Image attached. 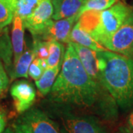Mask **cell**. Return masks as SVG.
Segmentation results:
<instances>
[{"label":"cell","instance_id":"obj_1","mask_svg":"<svg viewBox=\"0 0 133 133\" xmlns=\"http://www.w3.org/2000/svg\"><path fill=\"white\" fill-rule=\"evenodd\" d=\"M48 95L53 104L94 115L102 121L113 123L118 119L117 103L104 86L98 85L88 75L70 43Z\"/></svg>","mask_w":133,"mask_h":133},{"label":"cell","instance_id":"obj_2","mask_svg":"<svg viewBox=\"0 0 133 133\" xmlns=\"http://www.w3.org/2000/svg\"><path fill=\"white\" fill-rule=\"evenodd\" d=\"M101 81L118 108L133 110V57L109 50L97 52Z\"/></svg>","mask_w":133,"mask_h":133},{"label":"cell","instance_id":"obj_3","mask_svg":"<svg viewBox=\"0 0 133 133\" xmlns=\"http://www.w3.org/2000/svg\"><path fill=\"white\" fill-rule=\"evenodd\" d=\"M53 114L62 133H108L102 121L94 115L56 104Z\"/></svg>","mask_w":133,"mask_h":133},{"label":"cell","instance_id":"obj_4","mask_svg":"<svg viewBox=\"0 0 133 133\" xmlns=\"http://www.w3.org/2000/svg\"><path fill=\"white\" fill-rule=\"evenodd\" d=\"M132 10V6L118 1L109 8L101 11L98 22L91 36L101 44L122 25Z\"/></svg>","mask_w":133,"mask_h":133},{"label":"cell","instance_id":"obj_5","mask_svg":"<svg viewBox=\"0 0 133 133\" xmlns=\"http://www.w3.org/2000/svg\"><path fill=\"white\" fill-rule=\"evenodd\" d=\"M101 45L109 51L133 57V10L122 25Z\"/></svg>","mask_w":133,"mask_h":133},{"label":"cell","instance_id":"obj_6","mask_svg":"<svg viewBox=\"0 0 133 133\" xmlns=\"http://www.w3.org/2000/svg\"><path fill=\"white\" fill-rule=\"evenodd\" d=\"M19 120L27 125L32 133H62L58 124L36 107L30 108Z\"/></svg>","mask_w":133,"mask_h":133},{"label":"cell","instance_id":"obj_7","mask_svg":"<svg viewBox=\"0 0 133 133\" xmlns=\"http://www.w3.org/2000/svg\"><path fill=\"white\" fill-rule=\"evenodd\" d=\"M78 14L65 19L52 20L48 22V26L38 36L45 41L56 40L64 43L70 42V33L74 24L78 19Z\"/></svg>","mask_w":133,"mask_h":133},{"label":"cell","instance_id":"obj_8","mask_svg":"<svg viewBox=\"0 0 133 133\" xmlns=\"http://www.w3.org/2000/svg\"><path fill=\"white\" fill-rule=\"evenodd\" d=\"M52 14V0H42L33 13L24 19V27L33 36H39L48 26Z\"/></svg>","mask_w":133,"mask_h":133},{"label":"cell","instance_id":"obj_9","mask_svg":"<svg viewBox=\"0 0 133 133\" xmlns=\"http://www.w3.org/2000/svg\"><path fill=\"white\" fill-rule=\"evenodd\" d=\"M10 92L14 101L15 109L20 114L28 110L36 99L34 87L30 82L25 80L16 81L11 86Z\"/></svg>","mask_w":133,"mask_h":133},{"label":"cell","instance_id":"obj_10","mask_svg":"<svg viewBox=\"0 0 133 133\" xmlns=\"http://www.w3.org/2000/svg\"><path fill=\"white\" fill-rule=\"evenodd\" d=\"M70 43L76 50L78 57L88 75L98 85L103 86L101 81L99 63L97 52L76 43Z\"/></svg>","mask_w":133,"mask_h":133},{"label":"cell","instance_id":"obj_11","mask_svg":"<svg viewBox=\"0 0 133 133\" xmlns=\"http://www.w3.org/2000/svg\"><path fill=\"white\" fill-rule=\"evenodd\" d=\"M86 0H52V19L58 20L78 14Z\"/></svg>","mask_w":133,"mask_h":133},{"label":"cell","instance_id":"obj_12","mask_svg":"<svg viewBox=\"0 0 133 133\" xmlns=\"http://www.w3.org/2000/svg\"><path fill=\"white\" fill-rule=\"evenodd\" d=\"M11 30V43L14 62L19 58L24 50V24L23 19L14 16Z\"/></svg>","mask_w":133,"mask_h":133},{"label":"cell","instance_id":"obj_13","mask_svg":"<svg viewBox=\"0 0 133 133\" xmlns=\"http://www.w3.org/2000/svg\"><path fill=\"white\" fill-rule=\"evenodd\" d=\"M70 42L76 43L96 52L108 50L98 43L90 34L79 26L76 22L70 33Z\"/></svg>","mask_w":133,"mask_h":133},{"label":"cell","instance_id":"obj_14","mask_svg":"<svg viewBox=\"0 0 133 133\" xmlns=\"http://www.w3.org/2000/svg\"><path fill=\"white\" fill-rule=\"evenodd\" d=\"M35 58L36 56L33 48L24 49L22 55L14 62L13 71L10 72L11 78H28L29 67Z\"/></svg>","mask_w":133,"mask_h":133},{"label":"cell","instance_id":"obj_15","mask_svg":"<svg viewBox=\"0 0 133 133\" xmlns=\"http://www.w3.org/2000/svg\"><path fill=\"white\" fill-rule=\"evenodd\" d=\"M61 68L62 66L48 67L43 72L42 75L38 80L35 81L40 95L42 96H47L49 94L56 80Z\"/></svg>","mask_w":133,"mask_h":133},{"label":"cell","instance_id":"obj_16","mask_svg":"<svg viewBox=\"0 0 133 133\" xmlns=\"http://www.w3.org/2000/svg\"><path fill=\"white\" fill-rule=\"evenodd\" d=\"M42 0H8L14 16L24 19L28 17Z\"/></svg>","mask_w":133,"mask_h":133},{"label":"cell","instance_id":"obj_17","mask_svg":"<svg viewBox=\"0 0 133 133\" xmlns=\"http://www.w3.org/2000/svg\"><path fill=\"white\" fill-rule=\"evenodd\" d=\"M48 50L49 54L47 58L48 67L62 66L65 52L62 42L56 40L48 41Z\"/></svg>","mask_w":133,"mask_h":133},{"label":"cell","instance_id":"obj_18","mask_svg":"<svg viewBox=\"0 0 133 133\" xmlns=\"http://www.w3.org/2000/svg\"><path fill=\"white\" fill-rule=\"evenodd\" d=\"M119 0H86L78 13V16L88 10L102 11L115 5Z\"/></svg>","mask_w":133,"mask_h":133},{"label":"cell","instance_id":"obj_19","mask_svg":"<svg viewBox=\"0 0 133 133\" xmlns=\"http://www.w3.org/2000/svg\"><path fill=\"white\" fill-rule=\"evenodd\" d=\"M14 18V13L8 0H0V30L9 25Z\"/></svg>","mask_w":133,"mask_h":133},{"label":"cell","instance_id":"obj_20","mask_svg":"<svg viewBox=\"0 0 133 133\" xmlns=\"http://www.w3.org/2000/svg\"><path fill=\"white\" fill-rule=\"evenodd\" d=\"M33 49L36 58L47 60L49 54L48 41L43 40L38 36H33Z\"/></svg>","mask_w":133,"mask_h":133},{"label":"cell","instance_id":"obj_21","mask_svg":"<svg viewBox=\"0 0 133 133\" xmlns=\"http://www.w3.org/2000/svg\"><path fill=\"white\" fill-rule=\"evenodd\" d=\"M43 72L44 70L40 65L39 59L37 58H35L29 67L28 76L31 77L33 80L36 81L42 76Z\"/></svg>","mask_w":133,"mask_h":133},{"label":"cell","instance_id":"obj_22","mask_svg":"<svg viewBox=\"0 0 133 133\" xmlns=\"http://www.w3.org/2000/svg\"><path fill=\"white\" fill-rule=\"evenodd\" d=\"M13 129L15 133H32L30 129L24 123L18 120L13 125Z\"/></svg>","mask_w":133,"mask_h":133},{"label":"cell","instance_id":"obj_23","mask_svg":"<svg viewBox=\"0 0 133 133\" xmlns=\"http://www.w3.org/2000/svg\"><path fill=\"white\" fill-rule=\"evenodd\" d=\"M8 78L7 74L4 70H0V95L2 93L3 91L7 89V87L8 85Z\"/></svg>","mask_w":133,"mask_h":133},{"label":"cell","instance_id":"obj_24","mask_svg":"<svg viewBox=\"0 0 133 133\" xmlns=\"http://www.w3.org/2000/svg\"><path fill=\"white\" fill-rule=\"evenodd\" d=\"M124 129L128 133L133 132V110L130 112L126 119L125 124L123 125Z\"/></svg>","mask_w":133,"mask_h":133},{"label":"cell","instance_id":"obj_25","mask_svg":"<svg viewBox=\"0 0 133 133\" xmlns=\"http://www.w3.org/2000/svg\"><path fill=\"white\" fill-rule=\"evenodd\" d=\"M6 127V115L3 109L0 107V133H3Z\"/></svg>","mask_w":133,"mask_h":133},{"label":"cell","instance_id":"obj_26","mask_svg":"<svg viewBox=\"0 0 133 133\" xmlns=\"http://www.w3.org/2000/svg\"><path fill=\"white\" fill-rule=\"evenodd\" d=\"M5 28L0 30V50H1L2 47V44H3V41H4V38H5Z\"/></svg>","mask_w":133,"mask_h":133},{"label":"cell","instance_id":"obj_27","mask_svg":"<svg viewBox=\"0 0 133 133\" xmlns=\"http://www.w3.org/2000/svg\"><path fill=\"white\" fill-rule=\"evenodd\" d=\"M115 133H128V132L124 129V128L123 127V126H121V127H119V129H118V131H117Z\"/></svg>","mask_w":133,"mask_h":133},{"label":"cell","instance_id":"obj_28","mask_svg":"<svg viewBox=\"0 0 133 133\" xmlns=\"http://www.w3.org/2000/svg\"><path fill=\"white\" fill-rule=\"evenodd\" d=\"M3 133H15L14 131V129L11 128V127H8L5 129V131L3 132Z\"/></svg>","mask_w":133,"mask_h":133},{"label":"cell","instance_id":"obj_29","mask_svg":"<svg viewBox=\"0 0 133 133\" xmlns=\"http://www.w3.org/2000/svg\"><path fill=\"white\" fill-rule=\"evenodd\" d=\"M4 66H3V64H2V61L1 60L0 58V70H4Z\"/></svg>","mask_w":133,"mask_h":133},{"label":"cell","instance_id":"obj_30","mask_svg":"<svg viewBox=\"0 0 133 133\" xmlns=\"http://www.w3.org/2000/svg\"><path fill=\"white\" fill-rule=\"evenodd\" d=\"M132 133H133V132H132Z\"/></svg>","mask_w":133,"mask_h":133}]
</instances>
